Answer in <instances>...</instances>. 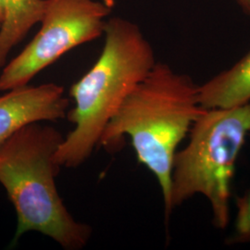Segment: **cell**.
I'll return each mask as SVG.
<instances>
[{"label":"cell","mask_w":250,"mask_h":250,"mask_svg":"<svg viewBox=\"0 0 250 250\" xmlns=\"http://www.w3.org/2000/svg\"><path fill=\"white\" fill-rule=\"evenodd\" d=\"M198 85L187 74L157 62L126 98L102 134L99 146L120 151L129 136L136 159L157 179L164 201L165 218L170 208L171 171L179 145L206 111Z\"/></svg>","instance_id":"obj_1"},{"label":"cell","mask_w":250,"mask_h":250,"mask_svg":"<svg viewBox=\"0 0 250 250\" xmlns=\"http://www.w3.org/2000/svg\"><path fill=\"white\" fill-rule=\"evenodd\" d=\"M104 36L99 59L70 89L74 106L67 117L74 127L56 154L61 168H78L89 160L108 123L157 63L151 45L134 22L111 18Z\"/></svg>","instance_id":"obj_2"},{"label":"cell","mask_w":250,"mask_h":250,"mask_svg":"<svg viewBox=\"0 0 250 250\" xmlns=\"http://www.w3.org/2000/svg\"><path fill=\"white\" fill-rule=\"evenodd\" d=\"M63 139L52 125L33 123L0 146V185L17 216L12 247L29 232L44 234L65 250H83L91 239L92 227L72 216L57 188L56 154Z\"/></svg>","instance_id":"obj_3"},{"label":"cell","mask_w":250,"mask_h":250,"mask_svg":"<svg viewBox=\"0 0 250 250\" xmlns=\"http://www.w3.org/2000/svg\"><path fill=\"white\" fill-rule=\"evenodd\" d=\"M250 133V103L206 109L191 127L188 145L174 156L171 209L197 194L203 195L210 204L213 225L225 229L236 161Z\"/></svg>","instance_id":"obj_4"},{"label":"cell","mask_w":250,"mask_h":250,"mask_svg":"<svg viewBox=\"0 0 250 250\" xmlns=\"http://www.w3.org/2000/svg\"><path fill=\"white\" fill-rule=\"evenodd\" d=\"M110 0H45L42 26L0 73V91L28 85L36 75L74 47L104 35Z\"/></svg>","instance_id":"obj_5"},{"label":"cell","mask_w":250,"mask_h":250,"mask_svg":"<svg viewBox=\"0 0 250 250\" xmlns=\"http://www.w3.org/2000/svg\"><path fill=\"white\" fill-rule=\"evenodd\" d=\"M69 107L64 87L54 83L7 91L0 97V146L25 125L62 120Z\"/></svg>","instance_id":"obj_6"},{"label":"cell","mask_w":250,"mask_h":250,"mask_svg":"<svg viewBox=\"0 0 250 250\" xmlns=\"http://www.w3.org/2000/svg\"><path fill=\"white\" fill-rule=\"evenodd\" d=\"M198 99L207 109L250 103V51L231 68L198 85Z\"/></svg>","instance_id":"obj_7"},{"label":"cell","mask_w":250,"mask_h":250,"mask_svg":"<svg viewBox=\"0 0 250 250\" xmlns=\"http://www.w3.org/2000/svg\"><path fill=\"white\" fill-rule=\"evenodd\" d=\"M45 0H6L5 14L0 26V71L10 51L40 22Z\"/></svg>","instance_id":"obj_8"},{"label":"cell","mask_w":250,"mask_h":250,"mask_svg":"<svg viewBox=\"0 0 250 250\" xmlns=\"http://www.w3.org/2000/svg\"><path fill=\"white\" fill-rule=\"evenodd\" d=\"M236 207L234 230L227 240L228 245L250 243V189L236 198Z\"/></svg>","instance_id":"obj_9"},{"label":"cell","mask_w":250,"mask_h":250,"mask_svg":"<svg viewBox=\"0 0 250 250\" xmlns=\"http://www.w3.org/2000/svg\"><path fill=\"white\" fill-rule=\"evenodd\" d=\"M249 15L250 16V0H235Z\"/></svg>","instance_id":"obj_10"},{"label":"cell","mask_w":250,"mask_h":250,"mask_svg":"<svg viewBox=\"0 0 250 250\" xmlns=\"http://www.w3.org/2000/svg\"><path fill=\"white\" fill-rule=\"evenodd\" d=\"M5 7H6V0H0V9L4 11V14H5Z\"/></svg>","instance_id":"obj_11"},{"label":"cell","mask_w":250,"mask_h":250,"mask_svg":"<svg viewBox=\"0 0 250 250\" xmlns=\"http://www.w3.org/2000/svg\"><path fill=\"white\" fill-rule=\"evenodd\" d=\"M3 20H4V11L0 9V26H1V24H2Z\"/></svg>","instance_id":"obj_12"}]
</instances>
